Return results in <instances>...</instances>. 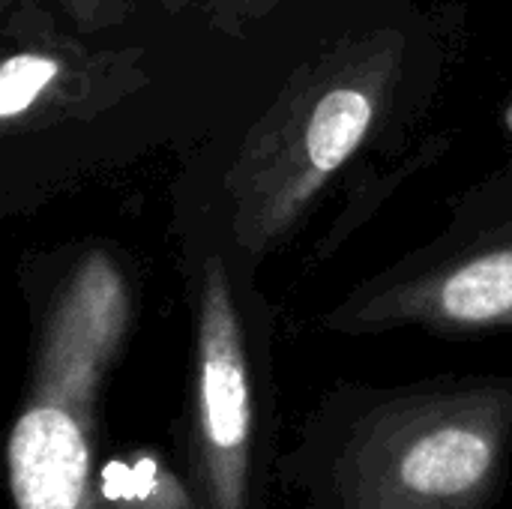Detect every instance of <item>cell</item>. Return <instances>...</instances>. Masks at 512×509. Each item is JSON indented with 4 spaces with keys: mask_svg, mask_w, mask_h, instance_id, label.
<instances>
[{
    "mask_svg": "<svg viewBox=\"0 0 512 509\" xmlns=\"http://www.w3.org/2000/svg\"><path fill=\"white\" fill-rule=\"evenodd\" d=\"M405 60V33L375 27L342 36L294 69L225 174L240 249L267 255L303 222L393 108Z\"/></svg>",
    "mask_w": 512,
    "mask_h": 509,
    "instance_id": "obj_1",
    "label": "cell"
},
{
    "mask_svg": "<svg viewBox=\"0 0 512 509\" xmlns=\"http://www.w3.org/2000/svg\"><path fill=\"white\" fill-rule=\"evenodd\" d=\"M132 321V288L108 249H87L42 318L33 381L9 435L15 509H93L96 393Z\"/></svg>",
    "mask_w": 512,
    "mask_h": 509,
    "instance_id": "obj_2",
    "label": "cell"
},
{
    "mask_svg": "<svg viewBox=\"0 0 512 509\" xmlns=\"http://www.w3.org/2000/svg\"><path fill=\"white\" fill-rule=\"evenodd\" d=\"M510 432V384H465L381 405L354 429L336 465L342 509H480Z\"/></svg>",
    "mask_w": 512,
    "mask_h": 509,
    "instance_id": "obj_3",
    "label": "cell"
},
{
    "mask_svg": "<svg viewBox=\"0 0 512 509\" xmlns=\"http://www.w3.org/2000/svg\"><path fill=\"white\" fill-rule=\"evenodd\" d=\"M252 456V381L246 333L219 255L201 267L195 300L192 477L201 509H246Z\"/></svg>",
    "mask_w": 512,
    "mask_h": 509,
    "instance_id": "obj_4",
    "label": "cell"
},
{
    "mask_svg": "<svg viewBox=\"0 0 512 509\" xmlns=\"http://www.w3.org/2000/svg\"><path fill=\"white\" fill-rule=\"evenodd\" d=\"M339 330L426 327L435 333L512 330V225L465 252L393 279L342 306Z\"/></svg>",
    "mask_w": 512,
    "mask_h": 509,
    "instance_id": "obj_5",
    "label": "cell"
},
{
    "mask_svg": "<svg viewBox=\"0 0 512 509\" xmlns=\"http://www.w3.org/2000/svg\"><path fill=\"white\" fill-rule=\"evenodd\" d=\"M63 15L72 21L78 30H108L123 24L144 0H57ZM165 12H180L183 6L195 0H156Z\"/></svg>",
    "mask_w": 512,
    "mask_h": 509,
    "instance_id": "obj_6",
    "label": "cell"
},
{
    "mask_svg": "<svg viewBox=\"0 0 512 509\" xmlns=\"http://www.w3.org/2000/svg\"><path fill=\"white\" fill-rule=\"evenodd\" d=\"M282 3L288 0H207V15L216 30L240 36L267 15H273Z\"/></svg>",
    "mask_w": 512,
    "mask_h": 509,
    "instance_id": "obj_7",
    "label": "cell"
},
{
    "mask_svg": "<svg viewBox=\"0 0 512 509\" xmlns=\"http://www.w3.org/2000/svg\"><path fill=\"white\" fill-rule=\"evenodd\" d=\"M39 0H0V9H3V18L12 24L15 18H27L30 12H33V6H36Z\"/></svg>",
    "mask_w": 512,
    "mask_h": 509,
    "instance_id": "obj_8",
    "label": "cell"
}]
</instances>
